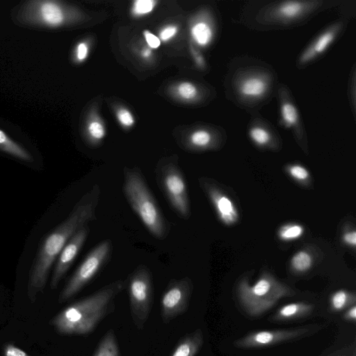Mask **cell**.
<instances>
[{
	"mask_svg": "<svg viewBox=\"0 0 356 356\" xmlns=\"http://www.w3.org/2000/svg\"><path fill=\"white\" fill-rule=\"evenodd\" d=\"M99 196V186L95 184L76 202L68 217L44 238L29 279L28 296L32 302L43 291L49 271L67 241L80 228L96 219Z\"/></svg>",
	"mask_w": 356,
	"mask_h": 356,
	"instance_id": "obj_1",
	"label": "cell"
},
{
	"mask_svg": "<svg viewBox=\"0 0 356 356\" xmlns=\"http://www.w3.org/2000/svg\"><path fill=\"white\" fill-rule=\"evenodd\" d=\"M126 284V280H118L104 286L65 307L51 319L50 324L60 334L86 335L91 333L113 310L115 298Z\"/></svg>",
	"mask_w": 356,
	"mask_h": 356,
	"instance_id": "obj_2",
	"label": "cell"
},
{
	"mask_svg": "<svg viewBox=\"0 0 356 356\" xmlns=\"http://www.w3.org/2000/svg\"><path fill=\"white\" fill-rule=\"evenodd\" d=\"M123 176L122 191L129 204L154 238L165 239L170 232L169 223L143 173L136 168H126Z\"/></svg>",
	"mask_w": 356,
	"mask_h": 356,
	"instance_id": "obj_3",
	"label": "cell"
},
{
	"mask_svg": "<svg viewBox=\"0 0 356 356\" xmlns=\"http://www.w3.org/2000/svg\"><path fill=\"white\" fill-rule=\"evenodd\" d=\"M293 294L290 287L268 273H264L253 284L243 280L237 287L238 299L243 310L253 317L264 314L281 298Z\"/></svg>",
	"mask_w": 356,
	"mask_h": 356,
	"instance_id": "obj_4",
	"label": "cell"
},
{
	"mask_svg": "<svg viewBox=\"0 0 356 356\" xmlns=\"http://www.w3.org/2000/svg\"><path fill=\"white\" fill-rule=\"evenodd\" d=\"M158 186L174 212L181 218L191 216V206L186 181L177 163L161 162L156 168Z\"/></svg>",
	"mask_w": 356,
	"mask_h": 356,
	"instance_id": "obj_5",
	"label": "cell"
},
{
	"mask_svg": "<svg viewBox=\"0 0 356 356\" xmlns=\"http://www.w3.org/2000/svg\"><path fill=\"white\" fill-rule=\"evenodd\" d=\"M112 251L113 244L110 239H105L95 246L63 287L58 302H66L90 283L108 261Z\"/></svg>",
	"mask_w": 356,
	"mask_h": 356,
	"instance_id": "obj_6",
	"label": "cell"
},
{
	"mask_svg": "<svg viewBox=\"0 0 356 356\" xmlns=\"http://www.w3.org/2000/svg\"><path fill=\"white\" fill-rule=\"evenodd\" d=\"M131 314L136 327L143 329L153 304L152 273L145 265H139L126 279Z\"/></svg>",
	"mask_w": 356,
	"mask_h": 356,
	"instance_id": "obj_7",
	"label": "cell"
},
{
	"mask_svg": "<svg viewBox=\"0 0 356 356\" xmlns=\"http://www.w3.org/2000/svg\"><path fill=\"white\" fill-rule=\"evenodd\" d=\"M323 327V325H309L291 329L258 330L248 333L234 342L238 348H265L299 339Z\"/></svg>",
	"mask_w": 356,
	"mask_h": 356,
	"instance_id": "obj_8",
	"label": "cell"
},
{
	"mask_svg": "<svg viewBox=\"0 0 356 356\" xmlns=\"http://www.w3.org/2000/svg\"><path fill=\"white\" fill-rule=\"evenodd\" d=\"M17 17L22 24L47 29L59 27L66 20L63 7L56 1L49 0L25 2L19 9Z\"/></svg>",
	"mask_w": 356,
	"mask_h": 356,
	"instance_id": "obj_9",
	"label": "cell"
},
{
	"mask_svg": "<svg viewBox=\"0 0 356 356\" xmlns=\"http://www.w3.org/2000/svg\"><path fill=\"white\" fill-rule=\"evenodd\" d=\"M193 285L188 277L171 280L161 300V316L163 323H168L185 313L188 307Z\"/></svg>",
	"mask_w": 356,
	"mask_h": 356,
	"instance_id": "obj_10",
	"label": "cell"
},
{
	"mask_svg": "<svg viewBox=\"0 0 356 356\" xmlns=\"http://www.w3.org/2000/svg\"><path fill=\"white\" fill-rule=\"evenodd\" d=\"M89 232L90 228L88 225L82 227L70 238L60 251L56 260L51 275L50 285L52 289L57 287L73 264L85 243Z\"/></svg>",
	"mask_w": 356,
	"mask_h": 356,
	"instance_id": "obj_11",
	"label": "cell"
},
{
	"mask_svg": "<svg viewBox=\"0 0 356 356\" xmlns=\"http://www.w3.org/2000/svg\"><path fill=\"white\" fill-rule=\"evenodd\" d=\"M201 186L208 195L219 219L226 225L236 223L238 213L232 200L208 179H200Z\"/></svg>",
	"mask_w": 356,
	"mask_h": 356,
	"instance_id": "obj_12",
	"label": "cell"
},
{
	"mask_svg": "<svg viewBox=\"0 0 356 356\" xmlns=\"http://www.w3.org/2000/svg\"><path fill=\"white\" fill-rule=\"evenodd\" d=\"M339 26H334L319 35L302 52L300 57V64H306L324 53L335 40Z\"/></svg>",
	"mask_w": 356,
	"mask_h": 356,
	"instance_id": "obj_13",
	"label": "cell"
},
{
	"mask_svg": "<svg viewBox=\"0 0 356 356\" xmlns=\"http://www.w3.org/2000/svg\"><path fill=\"white\" fill-rule=\"evenodd\" d=\"M268 90V83L259 75H250L243 79L238 86L239 95L250 100L262 98Z\"/></svg>",
	"mask_w": 356,
	"mask_h": 356,
	"instance_id": "obj_14",
	"label": "cell"
},
{
	"mask_svg": "<svg viewBox=\"0 0 356 356\" xmlns=\"http://www.w3.org/2000/svg\"><path fill=\"white\" fill-rule=\"evenodd\" d=\"M314 309V305L305 302L289 303L279 308L271 316V320L281 322L298 319L311 314Z\"/></svg>",
	"mask_w": 356,
	"mask_h": 356,
	"instance_id": "obj_15",
	"label": "cell"
},
{
	"mask_svg": "<svg viewBox=\"0 0 356 356\" xmlns=\"http://www.w3.org/2000/svg\"><path fill=\"white\" fill-rule=\"evenodd\" d=\"M204 343V336L201 329L186 334L177 343L170 356H195Z\"/></svg>",
	"mask_w": 356,
	"mask_h": 356,
	"instance_id": "obj_16",
	"label": "cell"
},
{
	"mask_svg": "<svg viewBox=\"0 0 356 356\" xmlns=\"http://www.w3.org/2000/svg\"><path fill=\"white\" fill-rule=\"evenodd\" d=\"M307 3L299 1H286L280 3L274 10L275 17L284 22L295 20L307 10Z\"/></svg>",
	"mask_w": 356,
	"mask_h": 356,
	"instance_id": "obj_17",
	"label": "cell"
},
{
	"mask_svg": "<svg viewBox=\"0 0 356 356\" xmlns=\"http://www.w3.org/2000/svg\"><path fill=\"white\" fill-rule=\"evenodd\" d=\"M0 150L26 162L33 161V158L29 152L1 129Z\"/></svg>",
	"mask_w": 356,
	"mask_h": 356,
	"instance_id": "obj_18",
	"label": "cell"
},
{
	"mask_svg": "<svg viewBox=\"0 0 356 356\" xmlns=\"http://www.w3.org/2000/svg\"><path fill=\"white\" fill-rule=\"evenodd\" d=\"M354 293L340 289L334 292L330 298V308L332 312H341L355 305Z\"/></svg>",
	"mask_w": 356,
	"mask_h": 356,
	"instance_id": "obj_19",
	"label": "cell"
},
{
	"mask_svg": "<svg viewBox=\"0 0 356 356\" xmlns=\"http://www.w3.org/2000/svg\"><path fill=\"white\" fill-rule=\"evenodd\" d=\"M93 356H120L116 337L112 330L103 337Z\"/></svg>",
	"mask_w": 356,
	"mask_h": 356,
	"instance_id": "obj_20",
	"label": "cell"
},
{
	"mask_svg": "<svg viewBox=\"0 0 356 356\" xmlns=\"http://www.w3.org/2000/svg\"><path fill=\"white\" fill-rule=\"evenodd\" d=\"M282 122L286 128H294L299 122V113L296 106L290 102H284L280 107Z\"/></svg>",
	"mask_w": 356,
	"mask_h": 356,
	"instance_id": "obj_21",
	"label": "cell"
},
{
	"mask_svg": "<svg viewBox=\"0 0 356 356\" xmlns=\"http://www.w3.org/2000/svg\"><path fill=\"white\" fill-rule=\"evenodd\" d=\"M191 33L196 43L202 47L208 45L211 42L213 35L211 26L202 22L193 26Z\"/></svg>",
	"mask_w": 356,
	"mask_h": 356,
	"instance_id": "obj_22",
	"label": "cell"
},
{
	"mask_svg": "<svg viewBox=\"0 0 356 356\" xmlns=\"http://www.w3.org/2000/svg\"><path fill=\"white\" fill-rule=\"evenodd\" d=\"M313 259L307 251L301 250L295 254L291 260V265L297 272L308 270L312 266Z\"/></svg>",
	"mask_w": 356,
	"mask_h": 356,
	"instance_id": "obj_23",
	"label": "cell"
},
{
	"mask_svg": "<svg viewBox=\"0 0 356 356\" xmlns=\"http://www.w3.org/2000/svg\"><path fill=\"white\" fill-rule=\"evenodd\" d=\"M248 134L251 140L258 146H265L271 140L270 133L266 128L260 126L251 127Z\"/></svg>",
	"mask_w": 356,
	"mask_h": 356,
	"instance_id": "obj_24",
	"label": "cell"
},
{
	"mask_svg": "<svg viewBox=\"0 0 356 356\" xmlns=\"http://www.w3.org/2000/svg\"><path fill=\"white\" fill-rule=\"evenodd\" d=\"M304 232V228L298 224H288L282 226L278 232L280 239L285 241H293L300 237Z\"/></svg>",
	"mask_w": 356,
	"mask_h": 356,
	"instance_id": "obj_25",
	"label": "cell"
},
{
	"mask_svg": "<svg viewBox=\"0 0 356 356\" xmlns=\"http://www.w3.org/2000/svg\"><path fill=\"white\" fill-rule=\"evenodd\" d=\"M211 140V134L204 130H198L193 132L190 138L192 146L199 149L206 148L209 146Z\"/></svg>",
	"mask_w": 356,
	"mask_h": 356,
	"instance_id": "obj_26",
	"label": "cell"
},
{
	"mask_svg": "<svg viewBox=\"0 0 356 356\" xmlns=\"http://www.w3.org/2000/svg\"><path fill=\"white\" fill-rule=\"evenodd\" d=\"M289 175L298 181H305L309 177L308 170L303 166L298 164L290 165L288 168Z\"/></svg>",
	"mask_w": 356,
	"mask_h": 356,
	"instance_id": "obj_27",
	"label": "cell"
},
{
	"mask_svg": "<svg viewBox=\"0 0 356 356\" xmlns=\"http://www.w3.org/2000/svg\"><path fill=\"white\" fill-rule=\"evenodd\" d=\"M154 6L152 0H138L135 2L134 12L137 15H143L151 12Z\"/></svg>",
	"mask_w": 356,
	"mask_h": 356,
	"instance_id": "obj_28",
	"label": "cell"
},
{
	"mask_svg": "<svg viewBox=\"0 0 356 356\" xmlns=\"http://www.w3.org/2000/svg\"><path fill=\"white\" fill-rule=\"evenodd\" d=\"M179 95L184 99L194 98L197 95L196 88L190 83H182L178 88Z\"/></svg>",
	"mask_w": 356,
	"mask_h": 356,
	"instance_id": "obj_29",
	"label": "cell"
},
{
	"mask_svg": "<svg viewBox=\"0 0 356 356\" xmlns=\"http://www.w3.org/2000/svg\"><path fill=\"white\" fill-rule=\"evenodd\" d=\"M88 131L95 139L97 140L102 138L105 133L102 125L97 122H93L90 124Z\"/></svg>",
	"mask_w": 356,
	"mask_h": 356,
	"instance_id": "obj_30",
	"label": "cell"
},
{
	"mask_svg": "<svg viewBox=\"0 0 356 356\" xmlns=\"http://www.w3.org/2000/svg\"><path fill=\"white\" fill-rule=\"evenodd\" d=\"M3 353L4 356H30L24 350L13 344L6 346Z\"/></svg>",
	"mask_w": 356,
	"mask_h": 356,
	"instance_id": "obj_31",
	"label": "cell"
},
{
	"mask_svg": "<svg viewBox=\"0 0 356 356\" xmlns=\"http://www.w3.org/2000/svg\"><path fill=\"white\" fill-rule=\"evenodd\" d=\"M118 118L120 122L124 126L129 127L134 124L133 117L127 110L121 109L119 111Z\"/></svg>",
	"mask_w": 356,
	"mask_h": 356,
	"instance_id": "obj_32",
	"label": "cell"
},
{
	"mask_svg": "<svg viewBox=\"0 0 356 356\" xmlns=\"http://www.w3.org/2000/svg\"><path fill=\"white\" fill-rule=\"evenodd\" d=\"M327 356H356L355 346L344 347Z\"/></svg>",
	"mask_w": 356,
	"mask_h": 356,
	"instance_id": "obj_33",
	"label": "cell"
},
{
	"mask_svg": "<svg viewBox=\"0 0 356 356\" xmlns=\"http://www.w3.org/2000/svg\"><path fill=\"white\" fill-rule=\"evenodd\" d=\"M342 317L346 321L355 323L356 321V305H354L343 311Z\"/></svg>",
	"mask_w": 356,
	"mask_h": 356,
	"instance_id": "obj_34",
	"label": "cell"
},
{
	"mask_svg": "<svg viewBox=\"0 0 356 356\" xmlns=\"http://www.w3.org/2000/svg\"><path fill=\"white\" fill-rule=\"evenodd\" d=\"M144 35L148 44L152 48H157L160 45V40L149 31H145Z\"/></svg>",
	"mask_w": 356,
	"mask_h": 356,
	"instance_id": "obj_35",
	"label": "cell"
},
{
	"mask_svg": "<svg viewBox=\"0 0 356 356\" xmlns=\"http://www.w3.org/2000/svg\"><path fill=\"white\" fill-rule=\"evenodd\" d=\"M343 242L350 246L355 247L356 245V232L355 231H350L346 232L343 235Z\"/></svg>",
	"mask_w": 356,
	"mask_h": 356,
	"instance_id": "obj_36",
	"label": "cell"
},
{
	"mask_svg": "<svg viewBox=\"0 0 356 356\" xmlns=\"http://www.w3.org/2000/svg\"><path fill=\"white\" fill-rule=\"evenodd\" d=\"M177 32V28L173 26H168L164 29L160 33L161 39L168 40L171 38Z\"/></svg>",
	"mask_w": 356,
	"mask_h": 356,
	"instance_id": "obj_37",
	"label": "cell"
},
{
	"mask_svg": "<svg viewBox=\"0 0 356 356\" xmlns=\"http://www.w3.org/2000/svg\"><path fill=\"white\" fill-rule=\"evenodd\" d=\"M88 54V47L85 43H80L78 44L76 51V56L77 60H84Z\"/></svg>",
	"mask_w": 356,
	"mask_h": 356,
	"instance_id": "obj_38",
	"label": "cell"
},
{
	"mask_svg": "<svg viewBox=\"0 0 356 356\" xmlns=\"http://www.w3.org/2000/svg\"><path fill=\"white\" fill-rule=\"evenodd\" d=\"M150 54V51L149 49H146L144 52H143V56L147 57L148 56H149Z\"/></svg>",
	"mask_w": 356,
	"mask_h": 356,
	"instance_id": "obj_39",
	"label": "cell"
}]
</instances>
